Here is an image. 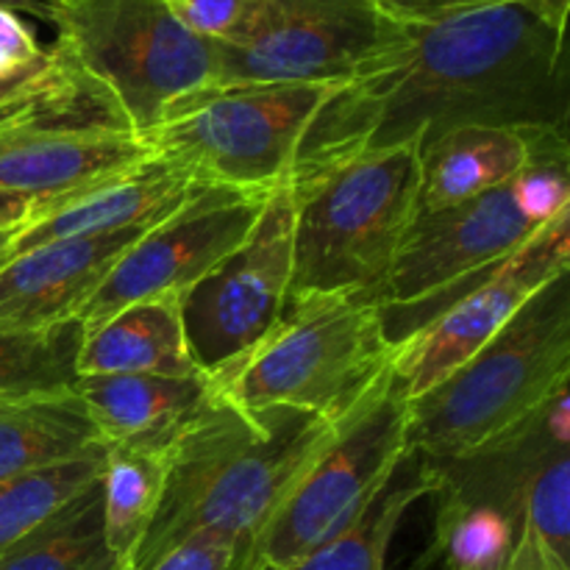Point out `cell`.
Returning a JSON list of instances; mask_svg holds the SVG:
<instances>
[{"label":"cell","mask_w":570,"mask_h":570,"mask_svg":"<svg viewBox=\"0 0 570 570\" xmlns=\"http://www.w3.org/2000/svg\"><path fill=\"white\" fill-rule=\"evenodd\" d=\"M566 28L534 3L410 26L395 53L321 106L293 173L399 145L421 154L465 126L568 131Z\"/></svg>","instance_id":"obj_1"},{"label":"cell","mask_w":570,"mask_h":570,"mask_svg":"<svg viewBox=\"0 0 570 570\" xmlns=\"http://www.w3.org/2000/svg\"><path fill=\"white\" fill-rule=\"evenodd\" d=\"M337 429L340 423L306 412L243 410L217 393L209 410L167 449L159 512L131 566L148 570L198 532L237 540L239 566Z\"/></svg>","instance_id":"obj_2"},{"label":"cell","mask_w":570,"mask_h":570,"mask_svg":"<svg viewBox=\"0 0 570 570\" xmlns=\"http://www.w3.org/2000/svg\"><path fill=\"white\" fill-rule=\"evenodd\" d=\"M570 282L551 278L445 382L410 401V451L443 468L538 417L568 387Z\"/></svg>","instance_id":"obj_3"},{"label":"cell","mask_w":570,"mask_h":570,"mask_svg":"<svg viewBox=\"0 0 570 570\" xmlns=\"http://www.w3.org/2000/svg\"><path fill=\"white\" fill-rule=\"evenodd\" d=\"M293 287L306 295H376L421 212V154L410 145L289 173Z\"/></svg>","instance_id":"obj_4"},{"label":"cell","mask_w":570,"mask_h":570,"mask_svg":"<svg viewBox=\"0 0 570 570\" xmlns=\"http://www.w3.org/2000/svg\"><path fill=\"white\" fill-rule=\"evenodd\" d=\"M376 295L289 301L265 343L217 384L243 410H295L343 423L393 367Z\"/></svg>","instance_id":"obj_5"},{"label":"cell","mask_w":570,"mask_h":570,"mask_svg":"<svg viewBox=\"0 0 570 570\" xmlns=\"http://www.w3.org/2000/svg\"><path fill=\"white\" fill-rule=\"evenodd\" d=\"M337 87L237 83L176 100L142 142L204 187L271 193L287 181L312 120Z\"/></svg>","instance_id":"obj_6"},{"label":"cell","mask_w":570,"mask_h":570,"mask_svg":"<svg viewBox=\"0 0 570 570\" xmlns=\"http://www.w3.org/2000/svg\"><path fill=\"white\" fill-rule=\"evenodd\" d=\"M48 22L59 31L56 48L139 137L215 81V42L187 31L165 0H59Z\"/></svg>","instance_id":"obj_7"},{"label":"cell","mask_w":570,"mask_h":570,"mask_svg":"<svg viewBox=\"0 0 570 570\" xmlns=\"http://www.w3.org/2000/svg\"><path fill=\"white\" fill-rule=\"evenodd\" d=\"M410 454V401L390 367L278 504L237 570H289L348 532Z\"/></svg>","instance_id":"obj_8"},{"label":"cell","mask_w":570,"mask_h":570,"mask_svg":"<svg viewBox=\"0 0 570 570\" xmlns=\"http://www.w3.org/2000/svg\"><path fill=\"white\" fill-rule=\"evenodd\" d=\"M410 26L379 0H250L243 22L215 42L212 87H345L406 42Z\"/></svg>","instance_id":"obj_9"},{"label":"cell","mask_w":570,"mask_h":570,"mask_svg":"<svg viewBox=\"0 0 570 570\" xmlns=\"http://www.w3.org/2000/svg\"><path fill=\"white\" fill-rule=\"evenodd\" d=\"M148 159L139 134L83 72L0 115V193L37 204L120 176Z\"/></svg>","instance_id":"obj_10"},{"label":"cell","mask_w":570,"mask_h":570,"mask_svg":"<svg viewBox=\"0 0 570 570\" xmlns=\"http://www.w3.org/2000/svg\"><path fill=\"white\" fill-rule=\"evenodd\" d=\"M543 226L518 212L510 184L460 204L421 209L379 289L393 345L426 326L468 284L493 271Z\"/></svg>","instance_id":"obj_11"},{"label":"cell","mask_w":570,"mask_h":570,"mask_svg":"<svg viewBox=\"0 0 570 570\" xmlns=\"http://www.w3.org/2000/svg\"><path fill=\"white\" fill-rule=\"evenodd\" d=\"M293 193L282 181L248 237L181 298L189 356L217 384L232 376L289 306Z\"/></svg>","instance_id":"obj_12"},{"label":"cell","mask_w":570,"mask_h":570,"mask_svg":"<svg viewBox=\"0 0 570 570\" xmlns=\"http://www.w3.org/2000/svg\"><path fill=\"white\" fill-rule=\"evenodd\" d=\"M273 193V189H271ZM271 193L198 187L165 220L154 223L117 259L78 321L92 328L115 312L150 298H184L250 234Z\"/></svg>","instance_id":"obj_13"},{"label":"cell","mask_w":570,"mask_h":570,"mask_svg":"<svg viewBox=\"0 0 570 570\" xmlns=\"http://www.w3.org/2000/svg\"><path fill=\"white\" fill-rule=\"evenodd\" d=\"M570 212L468 284L440 315L395 345L393 376L406 401L421 399L479 354L538 289L568 273Z\"/></svg>","instance_id":"obj_14"},{"label":"cell","mask_w":570,"mask_h":570,"mask_svg":"<svg viewBox=\"0 0 570 570\" xmlns=\"http://www.w3.org/2000/svg\"><path fill=\"white\" fill-rule=\"evenodd\" d=\"M198 187L204 184L189 173L150 156L134 170L33 206L31 217L6 243L3 259L59 239L148 228L176 212Z\"/></svg>","instance_id":"obj_15"},{"label":"cell","mask_w":570,"mask_h":570,"mask_svg":"<svg viewBox=\"0 0 570 570\" xmlns=\"http://www.w3.org/2000/svg\"><path fill=\"white\" fill-rule=\"evenodd\" d=\"M148 228H131L106 237L59 239L3 259L0 326L37 328L78 317L117 259Z\"/></svg>","instance_id":"obj_16"},{"label":"cell","mask_w":570,"mask_h":570,"mask_svg":"<svg viewBox=\"0 0 570 570\" xmlns=\"http://www.w3.org/2000/svg\"><path fill=\"white\" fill-rule=\"evenodd\" d=\"M568 131L465 126L421 150V209L460 204L510 184L538 159H568Z\"/></svg>","instance_id":"obj_17"},{"label":"cell","mask_w":570,"mask_h":570,"mask_svg":"<svg viewBox=\"0 0 570 570\" xmlns=\"http://www.w3.org/2000/svg\"><path fill=\"white\" fill-rule=\"evenodd\" d=\"M76 395L106 449L167 451L217 399L209 376H83Z\"/></svg>","instance_id":"obj_18"},{"label":"cell","mask_w":570,"mask_h":570,"mask_svg":"<svg viewBox=\"0 0 570 570\" xmlns=\"http://www.w3.org/2000/svg\"><path fill=\"white\" fill-rule=\"evenodd\" d=\"M181 301H137L83 334L78 376H198Z\"/></svg>","instance_id":"obj_19"},{"label":"cell","mask_w":570,"mask_h":570,"mask_svg":"<svg viewBox=\"0 0 570 570\" xmlns=\"http://www.w3.org/2000/svg\"><path fill=\"white\" fill-rule=\"evenodd\" d=\"M100 445L98 429L76 393L0 404V484Z\"/></svg>","instance_id":"obj_20"},{"label":"cell","mask_w":570,"mask_h":570,"mask_svg":"<svg viewBox=\"0 0 570 570\" xmlns=\"http://www.w3.org/2000/svg\"><path fill=\"white\" fill-rule=\"evenodd\" d=\"M443 490V476L417 454H406L360 521L289 570H387V551L406 510Z\"/></svg>","instance_id":"obj_21"},{"label":"cell","mask_w":570,"mask_h":570,"mask_svg":"<svg viewBox=\"0 0 570 570\" xmlns=\"http://www.w3.org/2000/svg\"><path fill=\"white\" fill-rule=\"evenodd\" d=\"M83 334L78 317L37 328L0 326V404L76 393Z\"/></svg>","instance_id":"obj_22"},{"label":"cell","mask_w":570,"mask_h":570,"mask_svg":"<svg viewBox=\"0 0 570 570\" xmlns=\"http://www.w3.org/2000/svg\"><path fill=\"white\" fill-rule=\"evenodd\" d=\"M167 479V451L106 449L104 534L117 562H131L159 512Z\"/></svg>","instance_id":"obj_23"},{"label":"cell","mask_w":570,"mask_h":570,"mask_svg":"<svg viewBox=\"0 0 570 570\" xmlns=\"http://www.w3.org/2000/svg\"><path fill=\"white\" fill-rule=\"evenodd\" d=\"M104 534L100 479L33 534L0 554V570H117Z\"/></svg>","instance_id":"obj_24"},{"label":"cell","mask_w":570,"mask_h":570,"mask_svg":"<svg viewBox=\"0 0 570 570\" xmlns=\"http://www.w3.org/2000/svg\"><path fill=\"white\" fill-rule=\"evenodd\" d=\"M106 445L0 484V554L53 521L104 473Z\"/></svg>","instance_id":"obj_25"},{"label":"cell","mask_w":570,"mask_h":570,"mask_svg":"<svg viewBox=\"0 0 570 570\" xmlns=\"http://www.w3.org/2000/svg\"><path fill=\"white\" fill-rule=\"evenodd\" d=\"M521 527L490 504L449 499L438 518L443 570H490L510 562Z\"/></svg>","instance_id":"obj_26"},{"label":"cell","mask_w":570,"mask_h":570,"mask_svg":"<svg viewBox=\"0 0 570 570\" xmlns=\"http://www.w3.org/2000/svg\"><path fill=\"white\" fill-rule=\"evenodd\" d=\"M521 529L534 540L549 570H570V456L554 451L529 482Z\"/></svg>","instance_id":"obj_27"},{"label":"cell","mask_w":570,"mask_h":570,"mask_svg":"<svg viewBox=\"0 0 570 570\" xmlns=\"http://www.w3.org/2000/svg\"><path fill=\"white\" fill-rule=\"evenodd\" d=\"M518 212L534 226H549L570 212L568 159H538L510 181Z\"/></svg>","instance_id":"obj_28"},{"label":"cell","mask_w":570,"mask_h":570,"mask_svg":"<svg viewBox=\"0 0 570 570\" xmlns=\"http://www.w3.org/2000/svg\"><path fill=\"white\" fill-rule=\"evenodd\" d=\"M237 540L220 532H198L173 546L148 570H234L237 568Z\"/></svg>","instance_id":"obj_29"},{"label":"cell","mask_w":570,"mask_h":570,"mask_svg":"<svg viewBox=\"0 0 570 570\" xmlns=\"http://www.w3.org/2000/svg\"><path fill=\"white\" fill-rule=\"evenodd\" d=\"M178 22L206 42H223L243 22L250 0H165Z\"/></svg>","instance_id":"obj_30"},{"label":"cell","mask_w":570,"mask_h":570,"mask_svg":"<svg viewBox=\"0 0 570 570\" xmlns=\"http://www.w3.org/2000/svg\"><path fill=\"white\" fill-rule=\"evenodd\" d=\"M78 76L76 67L67 61V56L59 48L48 50V59L42 67L26 72L20 78H9V81H0V115L11 109H20V106L31 104V100L42 98V95L53 92V89L65 87L67 81Z\"/></svg>","instance_id":"obj_31"},{"label":"cell","mask_w":570,"mask_h":570,"mask_svg":"<svg viewBox=\"0 0 570 570\" xmlns=\"http://www.w3.org/2000/svg\"><path fill=\"white\" fill-rule=\"evenodd\" d=\"M48 59V50L39 48L31 28L17 17V11L0 6V81L20 78L37 70Z\"/></svg>","instance_id":"obj_32"},{"label":"cell","mask_w":570,"mask_h":570,"mask_svg":"<svg viewBox=\"0 0 570 570\" xmlns=\"http://www.w3.org/2000/svg\"><path fill=\"white\" fill-rule=\"evenodd\" d=\"M504 3H515V0H379V6L401 26H426V22H440Z\"/></svg>","instance_id":"obj_33"},{"label":"cell","mask_w":570,"mask_h":570,"mask_svg":"<svg viewBox=\"0 0 570 570\" xmlns=\"http://www.w3.org/2000/svg\"><path fill=\"white\" fill-rule=\"evenodd\" d=\"M33 206H37V200L22 198V195L0 193V232H17L31 217Z\"/></svg>","instance_id":"obj_34"},{"label":"cell","mask_w":570,"mask_h":570,"mask_svg":"<svg viewBox=\"0 0 570 570\" xmlns=\"http://www.w3.org/2000/svg\"><path fill=\"white\" fill-rule=\"evenodd\" d=\"M512 570H549L543 554H540L538 546H534V540L529 538L523 529L521 534H518L515 551H512Z\"/></svg>","instance_id":"obj_35"},{"label":"cell","mask_w":570,"mask_h":570,"mask_svg":"<svg viewBox=\"0 0 570 570\" xmlns=\"http://www.w3.org/2000/svg\"><path fill=\"white\" fill-rule=\"evenodd\" d=\"M515 3H534L538 9H543L546 14L554 17L557 22H566V26H568L570 0H515Z\"/></svg>","instance_id":"obj_36"},{"label":"cell","mask_w":570,"mask_h":570,"mask_svg":"<svg viewBox=\"0 0 570 570\" xmlns=\"http://www.w3.org/2000/svg\"><path fill=\"white\" fill-rule=\"evenodd\" d=\"M14 232H0V262H3V250H6V243H9V237Z\"/></svg>","instance_id":"obj_37"},{"label":"cell","mask_w":570,"mask_h":570,"mask_svg":"<svg viewBox=\"0 0 570 570\" xmlns=\"http://www.w3.org/2000/svg\"><path fill=\"white\" fill-rule=\"evenodd\" d=\"M490 570H512V557H510V562H504V566H495V568H490Z\"/></svg>","instance_id":"obj_38"},{"label":"cell","mask_w":570,"mask_h":570,"mask_svg":"<svg viewBox=\"0 0 570 570\" xmlns=\"http://www.w3.org/2000/svg\"><path fill=\"white\" fill-rule=\"evenodd\" d=\"M117 570H137V568H134V566H131V562H122V566H120V568H117Z\"/></svg>","instance_id":"obj_39"}]
</instances>
